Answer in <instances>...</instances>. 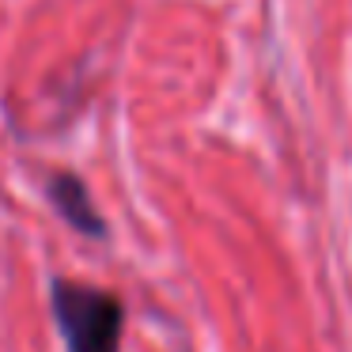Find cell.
Returning a JSON list of instances; mask_svg holds the SVG:
<instances>
[{"instance_id":"7a4b0ae2","label":"cell","mask_w":352,"mask_h":352,"mask_svg":"<svg viewBox=\"0 0 352 352\" xmlns=\"http://www.w3.org/2000/svg\"><path fill=\"white\" fill-rule=\"evenodd\" d=\"M46 193H50V205L57 208V216H61L72 231H80V235H87V239H107V220H102V212L95 208L87 186L80 182L76 175H69V170L50 175Z\"/></svg>"},{"instance_id":"6da1fadb","label":"cell","mask_w":352,"mask_h":352,"mask_svg":"<svg viewBox=\"0 0 352 352\" xmlns=\"http://www.w3.org/2000/svg\"><path fill=\"white\" fill-rule=\"evenodd\" d=\"M50 311L65 352H118L125 329V303L107 288L57 276L50 284Z\"/></svg>"}]
</instances>
